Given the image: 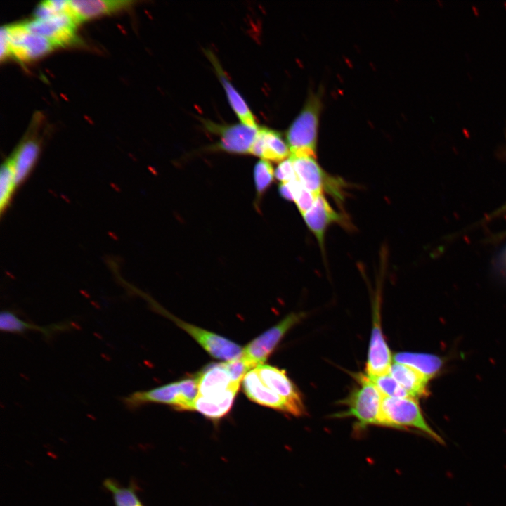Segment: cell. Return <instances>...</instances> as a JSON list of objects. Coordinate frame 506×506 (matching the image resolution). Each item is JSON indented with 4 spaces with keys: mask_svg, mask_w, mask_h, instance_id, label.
Listing matches in <instances>:
<instances>
[{
    "mask_svg": "<svg viewBox=\"0 0 506 506\" xmlns=\"http://www.w3.org/2000/svg\"><path fill=\"white\" fill-rule=\"evenodd\" d=\"M195 377L198 394L192 411L212 420L223 417L231 410L240 386L232 380L225 362L209 365Z\"/></svg>",
    "mask_w": 506,
    "mask_h": 506,
    "instance_id": "obj_1",
    "label": "cell"
},
{
    "mask_svg": "<svg viewBox=\"0 0 506 506\" xmlns=\"http://www.w3.org/2000/svg\"><path fill=\"white\" fill-rule=\"evenodd\" d=\"M321 108L322 100L320 93H311L286 131V140L290 148V156L316 157Z\"/></svg>",
    "mask_w": 506,
    "mask_h": 506,
    "instance_id": "obj_2",
    "label": "cell"
},
{
    "mask_svg": "<svg viewBox=\"0 0 506 506\" xmlns=\"http://www.w3.org/2000/svg\"><path fill=\"white\" fill-rule=\"evenodd\" d=\"M378 426L413 429L443 444V438L427 422L417 398L383 396Z\"/></svg>",
    "mask_w": 506,
    "mask_h": 506,
    "instance_id": "obj_3",
    "label": "cell"
},
{
    "mask_svg": "<svg viewBox=\"0 0 506 506\" xmlns=\"http://www.w3.org/2000/svg\"><path fill=\"white\" fill-rule=\"evenodd\" d=\"M356 378L358 386L343 401L346 410L335 417H353L354 429L361 432L370 425H378L383 396L366 374L358 373Z\"/></svg>",
    "mask_w": 506,
    "mask_h": 506,
    "instance_id": "obj_4",
    "label": "cell"
},
{
    "mask_svg": "<svg viewBox=\"0 0 506 506\" xmlns=\"http://www.w3.org/2000/svg\"><path fill=\"white\" fill-rule=\"evenodd\" d=\"M303 313H292L249 342L243 349L240 358L249 369L264 364L288 330L303 317Z\"/></svg>",
    "mask_w": 506,
    "mask_h": 506,
    "instance_id": "obj_5",
    "label": "cell"
},
{
    "mask_svg": "<svg viewBox=\"0 0 506 506\" xmlns=\"http://www.w3.org/2000/svg\"><path fill=\"white\" fill-rule=\"evenodd\" d=\"M155 309L171 319L179 327L190 335L212 357L230 361L241 356L242 349L231 340L202 327L185 322L153 303Z\"/></svg>",
    "mask_w": 506,
    "mask_h": 506,
    "instance_id": "obj_6",
    "label": "cell"
},
{
    "mask_svg": "<svg viewBox=\"0 0 506 506\" xmlns=\"http://www.w3.org/2000/svg\"><path fill=\"white\" fill-rule=\"evenodd\" d=\"M290 157L293 161L297 178L305 188L316 195L325 190L338 201L343 199V181L327 174L316 157L309 155Z\"/></svg>",
    "mask_w": 506,
    "mask_h": 506,
    "instance_id": "obj_7",
    "label": "cell"
},
{
    "mask_svg": "<svg viewBox=\"0 0 506 506\" xmlns=\"http://www.w3.org/2000/svg\"><path fill=\"white\" fill-rule=\"evenodd\" d=\"M207 131L219 137L218 141L209 148L212 151H222L232 154H249L256 138L258 128L240 124H219L202 119Z\"/></svg>",
    "mask_w": 506,
    "mask_h": 506,
    "instance_id": "obj_8",
    "label": "cell"
},
{
    "mask_svg": "<svg viewBox=\"0 0 506 506\" xmlns=\"http://www.w3.org/2000/svg\"><path fill=\"white\" fill-rule=\"evenodd\" d=\"M11 56L27 61L42 56L58 46L52 40L27 31L22 23L5 26Z\"/></svg>",
    "mask_w": 506,
    "mask_h": 506,
    "instance_id": "obj_9",
    "label": "cell"
},
{
    "mask_svg": "<svg viewBox=\"0 0 506 506\" xmlns=\"http://www.w3.org/2000/svg\"><path fill=\"white\" fill-rule=\"evenodd\" d=\"M22 24L30 32L46 37L58 46L72 44L76 40L75 29L78 23L68 13L45 19L34 18Z\"/></svg>",
    "mask_w": 506,
    "mask_h": 506,
    "instance_id": "obj_10",
    "label": "cell"
},
{
    "mask_svg": "<svg viewBox=\"0 0 506 506\" xmlns=\"http://www.w3.org/2000/svg\"><path fill=\"white\" fill-rule=\"evenodd\" d=\"M255 369L262 382L286 401L292 415L301 416L305 413L301 394L284 370L265 363L257 366Z\"/></svg>",
    "mask_w": 506,
    "mask_h": 506,
    "instance_id": "obj_11",
    "label": "cell"
},
{
    "mask_svg": "<svg viewBox=\"0 0 506 506\" xmlns=\"http://www.w3.org/2000/svg\"><path fill=\"white\" fill-rule=\"evenodd\" d=\"M392 356L381 327L379 304L373 311V323L368 353L365 372L368 377L377 376L389 372Z\"/></svg>",
    "mask_w": 506,
    "mask_h": 506,
    "instance_id": "obj_12",
    "label": "cell"
},
{
    "mask_svg": "<svg viewBox=\"0 0 506 506\" xmlns=\"http://www.w3.org/2000/svg\"><path fill=\"white\" fill-rule=\"evenodd\" d=\"M122 401L129 409H135L148 403L169 405L181 411L183 409L179 381L148 390L134 391L124 396Z\"/></svg>",
    "mask_w": 506,
    "mask_h": 506,
    "instance_id": "obj_13",
    "label": "cell"
},
{
    "mask_svg": "<svg viewBox=\"0 0 506 506\" xmlns=\"http://www.w3.org/2000/svg\"><path fill=\"white\" fill-rule=\"evenodd\" d=\"M304 221L316 237L321 249L324 250L325 233L333 223L344 224L345 219L336 212L324 197L318 195L313 207L303 215Z\"/></svg>",
    "mask_w": 506,
    "mask_h": 506,
    "instance_id": "obj_14",
    "label": "cell"
},
{
    "mask_svg": "<svg viewBox=\"0 0 506 506\" xmlns=\"http://www.w3.org/2000/svg\"><path fill=\"white\" fill-rule=\"evenodd\" d=\"M249 154L268 162H282L290 156V150L279 131L262 126L259 127Z\"/></svg>",
    "mask_w": 506,
    "mask_h": 506,
    "instance_id": "obj_15",
    "label": "cell"
},
{
    "mask_svg": "<svg viewBox=\"0 0 506 506\" xmlns=\"http://www.w3.org/2000/svg\"><path fill=\"white\" fill-rule=\"evenodd\" d=\"M242 387L245 395L253 402L292 415L289 404L262 382L255 368L245 375Z\"/></svg>",
    "mask_w": 506,
    "mask_h": 506,
    "instance_id": "obj_16",
    "label": "cell"
},
{
    "mask_svg": "<svg viewBox=\"0 0 506 506\" xmlns=\"http://www.w3.org/2000/svg\"><path fill=\"white\" fill-rule=\"evenodd\" d=\"M135 1L131 0H72L67 13L79 24L89 19L126 9Z\"/></svg>",
    "mask_w": 506,
    "mask_h": 506,
    "instance_id": "obj_17",
    "label": "cell"
},
{
    "mask_svg": "<svg viewBox=\"0 0 506 506\" xmlns=\"http://www.w3.org/2000/svg\"><path fill=\"white\" fill-rule=\"evenodd\" d=\"M205 54L212 64L226 94L228 103L240 122L252 127L258 128L259 126L252 112L242 96L228 79L215 55L209 50H206Z\"/></svg>",
    "mask_w": 506,
    "mask_h": 506,
    "instance_id": "obj_18",
    "label": "cell"
},
{
    "mask_svg": "<svg viewBox=\"0 0 506 506\" xmlns=\"http://www.w3.org/2000/svg\"><path fill=\"white\" fill-rule=\"evenodd\" d=\"M389 372L410 397L417 398L428 394L429 379L414 368L394 362Z\"/></svg>",
    "mask_w": 506,
    "mask_h": 506,
    "instance_id": "obj_19",
    "label": "cell"
},
{
    "mask_svg": "<svg viewBox=\"0 0 506 506\" xmlns=\"http://www.w3.org/2000/svg\"><path fill=\"white\" fill-rule=\"evenodd\" d=\"M72 326L68 323H60L47 326H39L20 318L13 311L4 310L0 313V328L6 332L22 334L27 331L39 332L51 337L57 332L66 331Z\"/></svg>",
    "mask_w": 506,
    "mask_h": 506,
    "instance_id": "obj_20",
    "label": "cell"
},
{
    "mask_svg": "<svg viewBox=\"0 0 506 506\" xmlns=\"http://www.w3.org/2000/svg\"><path fill=\"white\" fill-rule=\"evenodd\" d=\"M39 154V144L34 138H28L17 148L10 157L15 180L19 186L28 177L37 160Z\"/></svg>",
    "mask_w": 506,
    "mask_h": 506,
    "instance_id": "obj_21",
    "label": "cell"
},
{
    "mask_svg": "<svg viewBox=\"0 0 506 506\" xmlns=\"http://www.w3.org/2000/svg\"><path fill=\"white\" fill-rule=\"evenodd\" d=\"M394 360L414 368L429 380L439 374L443 365L441 357L422 353L400 352L394 356Z\"/></svg>",
    "mask_w": 506,
    "mask_h": 506,
    "instance_id": "obj_22",
    "label": "cell"
},
{
    "mask_svg": "<svg viewBox=\"0 0 506 506\" xmlns=\"http://www.w3.org/2000/svg\"><path fill=\"white\" fill-rule=\"evenodd\" d=\"M18 186L13 164L11 160L8 158L2 164L0 172V209L1 213L8 208Z\"/></svg>",
    "mask_w": 506,
    "mask_h": 506,
    "instance_id": "obj_23",
    "label": "cell"
},
{
    "mask_svg": "<svg viewBox=\"0 0 506 506\" xmlns=\"http://www.w3.org/2000/svg\"><path fill=\"white\" fill-rule=\"evenodd\" d=\"M103 485L112 494L115 506H144L133 485L123 486L111 479H106Z\"/></svg>",
    "mask_w": 506,
    "mask_h": 506,
    "instance_id": "obj_24",
    "label": "cell"
},
{
    "mask_svg": "<svg viewBox=\"0 0 506 506\" xmlns=\"http://www.w3.org/2000/svg\"><path fill=\"white\" fill-rule=\"evenodd\" d=\"M368 377L375 385L382 396L391 398L410 397L407 391L389 372Z\"/></svg>",
    "mask_w": 506,
    "mask_h": 506,
    "instance_id": "obj_25",
    "label": "cell"
},
{
    "mask_svg": "<svg viewBox=\"0 0 506 506\" xmlns=\"http://www.w3.org/2000/svg\"><path fill=\"white\" fill-rule=\"evenodd\" d=\"M275 171L271 164L264 160H259L254 167V179L257 197H261L273 181Z\"/></svg>",
    "mask_w": 506,
    "mask_h": 506,
    "instance_id": "obj_26",
    "label": "cell"
},
{
    "mask_svg": "<svg viewBox=\"0 0 506 506\" xmlns=\"http://www.w3.org/2000/svg\"><path fill=\"white\" fill-rule=\"evenodd\" d=\"M318 196L302 186L294 200L302 216L313 207Z\"/></svg>",
    "mask_w": 506,
    "mask_h": 506,
    "instance_id": "obj_27",
    "label": "cell"
},
{
    "mask_svg": "<svg viewBox=\"0 0 506 506\" xmlns=\"http://www.w3.org/2000/svg\"><path fill=\"white\" fill-rule=\"evenodd\" d=\"M275 178L281 183L297 179L292 158L289 157L280 162L275 170Z\"/></svg>",
    "mask_w": 506,
    "mask_h": 506,
    "instance_id": "obj_28",
    "label": "cell"
},
{
    "mask_svg": "<svg viewBox=\"0 0 506 506\" xmlns=\"http://www.w3.org/2000/svg\"><path fill=\"white\" fill-rule=\"evenodd\" d=\"M302 185L298 179H294L288 182L280 183L278 191L282 197L289 201H294Z\"/></svg>",
    "mask_w": 506,
    "mask_h": 506,
    "instance_id": "obj_29",
    "label": "cell"
},
{
    "mask_svg": "<svg viewBox=\"0 0 506 506\" xmlns=\"http://www.w3.org/2000/svg\"><path fill=\"white\" fill-rule=\"evenodd\" d=\"M0 45V58L3 60L4 58L11 56L10 44L5 27L1 28Z\"/></svg>",
    "mask_w": 506,
    "mask_h": 506,
    "instance_id": "obj_30",
    "label": "cell"
},
{
    "mask_svg": "<svg viewBox=\"0 0 506 506\" xmlns=\"http://www.w3.org/2000/svg\"><path fill=\"white\" fill-rule=\"evenodd\" d=\"M506 212V203H505L500 209H499L498 210V212H496V214H500V213H502V212Z\"/></svg>",
    "mask_w": 506,
    "mask_h": 506,
    "instance_id": "obj_31",
    "label": "cell"
},
{
    "mask_svg": "<svg viewBox=\"0 0 506 506\" xmlns=\"http://www.w3.org/2000/svg\"><path fill=\"white\" fill-rule=\"evenodd\" d=\"M505 153H506V150H505Z\"/></svg>",
    "mask_w": 506,
    "mask_h": 506,
    "instance_id": "obj_32",
    "label": "cell"
}]
</instances>
